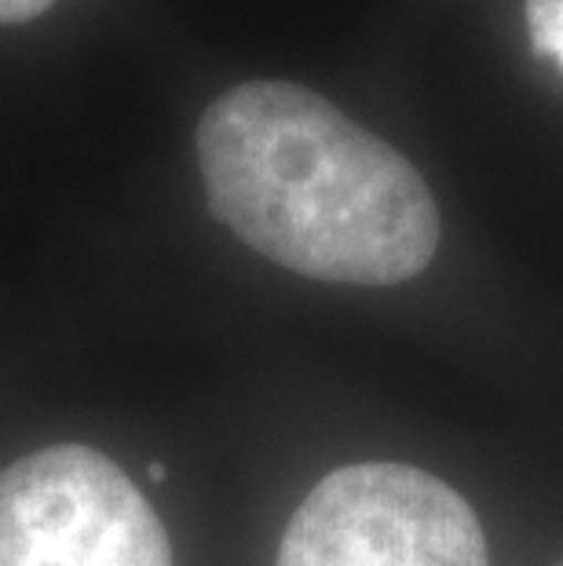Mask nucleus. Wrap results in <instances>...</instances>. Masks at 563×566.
Here are the masks:
<instances>
[{
    "label": "nucleus",
    "mask_w": 563,
    "mask_h": 566,
    "mask_svg": "<svg viewBox=\"0 0 563 566\" xmlns=\"http://www.w3.org/2000/svg\"><path fill=\"white\" fill-rule=\"evenodd\" d=\"M526 30L534 52L563 70V0H526Z\"/></svg>",
    "instance_id": "nucleus-4"
},
{
    "label": "nucleus",
    "mask_w": 563,
    "mask_h": 566,
    "mask_svg": "<svg viewBox=\"0 0 563 566\" xmlns=\"http://www.w3.org/2000/svg\"><path fill=\"white\" fill-rule=\"evenodd\" d=\"M0 566H173V545L111 457L48 446L0 472Z\"/></svg>",
    "instance_id": "nucleus-3"
},
{
    "label": "nucleus",
    "mask_w": 563,
    "mask_h": 566,
    "mask_svg": "<svg viewBox=\"0 0 563 566\" xmlns=\"http://www.w3.org/2000/svg\"><path fill=\"white\" fill-rule=\"evenodd\" d=\"M150 479H154V483H161V479H165V464L161 461L150 464Z\"/></svg>",
    "instance_id": "nucleus-6"
},
{
    "label": "nucleus",
    "mask_w": 563,
    "mask_h": 566,
    "mask_svg": "<svg viewBox=\"0 0 563 566\" xmlns=\"http://www.w3.org/2000/svg\"><path fill=\"white\" fill-rule=\"evenodd\" d=\"M274 566H490L472 504L410 464H347L293 512Z\"/></svg>",
    "instance_id": "nucleus-2"
},
{
    "label": "nucleus",
    "mask_w": 563,
    "mask_h": 566,
    "mask_svg": "<svg viewBox=\"0 0 563 566\" xmlns=\"http://www.w3.org/2000/svg\"><path fill=\"white\" fill-rule=\"evenodd\" d=\"M198 168L209 212L304 279L399 285L436 260L439 209L421 172L304 84L223 92L201 114Z\"/></svg>",
    "instance_id": "nucleus-1"
},
{
    "label": "nucleus",
    "mask_w": 563,
    "mask_h": 566,
    "mask_svg": "<svg viewBox=\"0 0 563 566\" xmlns=\"http://www.w3.org/2000/svg\"><path fill=\"white\" fill-rule=\"evenodd\" d=\"M52 4L55 0H0V22H4V27H11V22H30L44 15Z\"/></svg>",
    "instance_id": "nucleus-5"
}]
</instances>
